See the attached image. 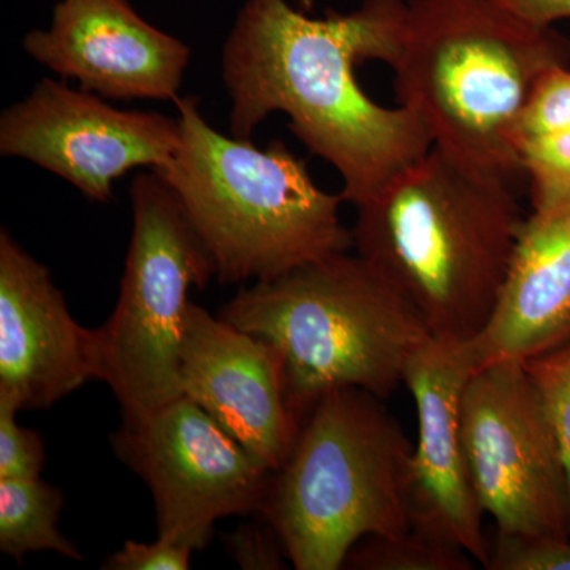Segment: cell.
<instances>
[{
	"instance_id": "cell-11",
	"label": "cell",
	"mask_w": 570,
	"mask_h": 570,
	"mask_svg": "<svg viewBox=\"0 0 570 570\" xmlns=\"http://www.w3.org/2000/svg\"><path fill=\"white\" fill-rule=\"evenodd\" d=\"M178 366L183 396L266 468L283 466L302 420L288 403L284 360L275 344L190 303Z\"/></svg>"
},
{
	"instance_id": "cell-23",
	"label": "cell",
	"mask_w": 570,
	"mask_h": 570,
	"mask_svg": "<svg viewBox=\"0 0 570 570\" xmlns=\"http://www.w3.org/2000/svg\"><path fill=\"white\" fill-rule=\"evenodd\" d=\"M228 554L242 569L277 570L284 568L285 551L275 530L264 523L242 524L225 539Z\"/></svg>"
},
{
	"instance_id": "cell-7",
	"label": "cell",
	"mask_w": 570,
	"mask_h": 570,
	"mask_svg": "<svg viewBox=\"0 0 570 570\" xmlns=\"http://www.w3.org/2000/svg\"><path fill=\"white\" fill-rule=\"evenodd\" d=\"M130 198L134 228L121 292L97 328V379L115 393L122 417L183 396L178 360L189 291L216 276L212 255L163 176H135Z\"/></svg>"
},
{
	"instance_id": "cell-24",
	"label": "cell",
	"mask_w": 570,
	"mask_h": 570,
	"mask_svg": "<svg viewBox=\"0 0 570 570\" xmlns=\"http://www.w3.org/2000/svg\"><path fill=\"white\" fill-rule=\"evenodd\" d=\"M194 551L170 540L157 538L154 542L127 540L122 549L104 562L107 570H186Z\"/></svg>"
},
{
	"instance_id": "cell-16",
	"label": "cell",
	"mask_w": 570,
	"mask_h": 570,
	"mask_svg": "<svg viewBox=\"0 0 570 570\" xmlns=\"http://www.w3.org/2000/svg\"><path fill=\"white\" fill-rule=\"evenodd\" d=\"M61 490L37 479H0V550L17 562L26 554L55 551L70 560L82 554L59 531Z\"/></svg>"
},
{
	"instance_id": "cell-15",
	"label": "cell",
	"mask_w": 570,
	"mask_h": 570,
	"mask_svg": "<svg viewBox=\"0 0 570 570\" xmlns=\"http://www.w3.org/2000/svg\"><path fill=\"white\" fill-rule=\"evenodd\" d=\"M570 341V195L521 224L489 324L471 341L478 365L520 362Z\"/></svg>"
},
{
	"instance_id": "cell-25",
	"label": "cell",
	"mask_w": 570,
	"mask_h": 570,
	"mask_svg": "<svg viewBox=\"0 0 570 570\" xmlns=\"http://www.w3.org/2000/svg\"><path fill=\"white\" fill-rule=\"evenodd\" d=\"M521 20L538 26H553L570 20V0H493Z\"/></svg>"
},
{
	"instance_id": "cell-3",
	"label": "cell",
	"mask_w": 570,
	"mask_h": 570,
	"mask_svg": "<svg viewBox=\"0 0 570 570\" xmlns=\"http://www.w3.org/2000/svg\"><path fill=\"white\" fill-rule=\"evenodd\" d=\"M570 66V40L493 0H406L390 63L397 102L425 124L433 146L515 184V134L540 78Z\"/></svg>"
},
{
	"instance_id": "cell-13",
	"label": "cell",
	"mask_w": 570,
	"mask_h": 570,
	"mask_svg": "<svg viewBox=\"0 0 570 570\" xmlns=\"http://www.w3.org/2000/svg\"><path fill=\"white\" fill-rule=\"evenodd\" d=\"M22 47L62 80L111 100H176L190 50L154 28L129 0H61L47 31Z\"/></svg>"
},
{
	"instance_id": "cell-20",
	"label": "cell",
	"mask_w": 570,
	"mask_h": 570,
	"mask_svg": "<svg viewBox=\"0 0 570 570\" xmlns=\"http://www.w3.org/2000/svg\"><path fill=\"white\" fill-rule=\"evenodd\" d=\"M569 67H557L540 78L517 127V151L523 141L570 130Z\"/></svg>"
},
{
	"instance_id": "cell-4",
	"label": "cell",
	"mask_w": 570,
	"mask_h": 570,
	"mask_svg": "<svg viewBox=\"0 0 570 570\" xmlns=\"http://www.w3.org/2000/svg\"><path fill=\"white\" fill-rule=\"evenodd\" d=\"M181 142L156 171L178 195L223 284L275 279L354 249L341 194L322 190L306 163L275 140L265 149L205 121L197 97H178Z\"/></svg>"
},
{
	"instance_id": "cell-9",
	"label": "cell",
	"mask_w": 570,
	"mask_h": 570,
	"mask_svg": "<svg viewBox=\"0 0 570 570\" xmlns=\"http://www.w3.org/2000/svg\"><path fill=\"white\" fill-rule=\"evenodd\" d=\"M112 448L151 490L157 538L193 551L208 546L217 521L261 515L275 472L186 396L122 417Z\"/></svg>"
},
{
	"instance_id": "cell-12",
	"label": "cell",
	"mask_w": 570,
	"mask_h": 570,
	"mask_svg": "<svg viewBox=\"0 0 570 570\" xmlns=\"http://www.w3.org/2000/svg\"><path fill=\"white\" fill-rule=\"evenodd\" d=\"M471 341H428L404 376L417 406L419 441L407 472L411 528L448 540L489 564L483 510L472 489L461 442V400L478 370Z\"/></svg>"
},
{
	"instance_id": "cell-18",
	"label": "cell",
	"mask_w": 570,
	"mask_h": 570,
	"mask_svg": "<svg viewBox=\"0 0 570 570\" xmlns=\"http://www.w3.org/2000/svg\"><path fill=\"white\" fill-rule=\"evenodd\" d=\"M524 178L530 179L532 209L570 195V130L532 138L519 146Z\"/></svg>"
},
{
	"instance_id": "cell-21",
	"label": "cell",
	"mask_w": 570,
	"mask_h": 570,
	"mask_svg": "<svg viewBox=\"0 0 570 570\" xmlns=\"http://www.w3.org/2000/svg\"><path fill=\"white\" fill-rule=\"evenodd\" d=\"M490 570H570V538L498 531Z\"/></svg>"
},
{
	"instance_id": "cell-5",
	"label": "cell",
	"mask_w": 570,
	"mask_h": 570,
	"mask_svg": "<svg viewBox=\"0 0 570 570\" xmlns=\"http://www.w3.org/2000/svg\"><path fill=\"white\" fill-rule=\"evenodd\" d=\"M220 318L279 348L288 403L299 420L333 390L392 395L433 340L384 276L348 253L239 288Z\"/></svg>"
},
{
	"instance_id": "cell-6",
	"label": "cell",
	"mask_w": 570,
	"mask_h": 570,
	"mask_svg": "<svg viewBox=\"0 0 570 570\" xmlns=\"http://www.w3.org/2000/svg\"><path fill=\"white\" fill-rule=\"evenodd\" d=\"M403 426L360 389L326 393L273 472L261 517L298 570H337L360 540L411 530Z\"/></svg>"
},
{
	"instance_id": "cell-10",
	"label": "cell",
	"mask_w": 570,
	"mask_h": 570,
	"mask_svg": "<svg viewBox=\"0 0 570 570\" xmlns=\"http://www.w3.org/2000/svg\"><path fill=\"white\" fill-rule=\"evenodd\" d=\"M179 142V118L121 110L51 78L0 118L2 156L39 165L99 204L111 200L115 183L135 168L165 170Z\"/></svg>"
},
{
	"instance_id": "cell-22",
	"label": "cell",
	"mask_w": 570,
	"mask_h": 570,
	"mask_svg": "<svg viewBox=\"0 0 570 570\" xmlns=\"http://www.w3.org/2000/svg\"><path fill=\"white\" fill-rule=\"evenodd\" d=\"M17 403L0 396V479H37L47 461L45 442L37 431L17 422Z\"/></svg>"
},
{
	"instance_id": "cell-1",
	"label": "cell",
	"mask_w": 570,
	"mask_h": 570,
	"mask_svg": "<svg viewBox=\"0 0 570 570\" xmlns=\"http://www.w3.org/2000/svg\"><path fill=\"white\" fill-rule=\"evenodd\" d=\"M406 0H363L351 13L307 17L287 0H247L223 50L230 135L249 140L285 112L307 151L343 178L354 206L433 146L414 111L374 102L356 80L360 62L392 63Z\"/></svg>"
},
{
	"instance_id": "cell-19",
	"label": "cell",
	"mask_w": 570,
	"mask_h": 570,
	"mask_svg": "<svg viewBox=\"0 0 570 570\" xmlns=\"http://www.w3.org/2000/svg\"><path fill=\"white\" fill-rule=\"evenodd\" d=\"M549 411L569 485L570 508V341L523 363Z\"/></svg>"
},
{
	"instance_id": "cell-2",
	"label": "cell",
	"mask_w": 570,
	"mask_h": 570,
	"mask_svg": "<svg viewBox=\"0 0 570 570\" xmlns=\"http://www.w3.org/2000/svg\"><path fill=\"white\" fill-rule=\"evenodd\" d=\"M354 249L436 340L489 324L524 217L513 183L431 146L356 205Z\"/></svg>"
},
{
	"instance_id": "cell-17",
	"label": "cell",
	"mask_w": 570,
	"mask_h": 570,
	"mask_svg": "<svg viewBox=\"0 0 570 570\" xmlns=\"http://www.w3.org/2000/svg\"><path fill=\"white\" fill-rule=\"evenodd\" d=\"M475 560L455 543L411 530L393 535H370L347 554L356 570H471Z\"/></svg>"
},
{
	"instance_id": "cell-14",
	"label": "cell",
	"mask_w": 570,
	"mask_h": 570,
	"mask_svg": "<svg viewBox=\"0 0 570 570\" xmlns=\"http://www.w3.org/2000/svg\"><path fill=\"white\" fill-rule=\"evenodd\" d=\"M97 330L71 316L50 269L0 234V396L47 409L97 379Z\"/></svg>"
},
{
	"instance_id": "cell-8",
	"label": "cell",
	"mask_w": 570,
	"mask_h": 570,
	"mask_svg": "<svg viewBox=\"0 0 570 570\" xmlns=\"http://www.w3.org/2000/svg\"><path fill=\"white\" fill-rule=\"evenodd\" d=\"M460 425L472 489L498 531L570 538L560 445L523 363L479 366L464 389Z\"/></svg>"
}]
</instances>
